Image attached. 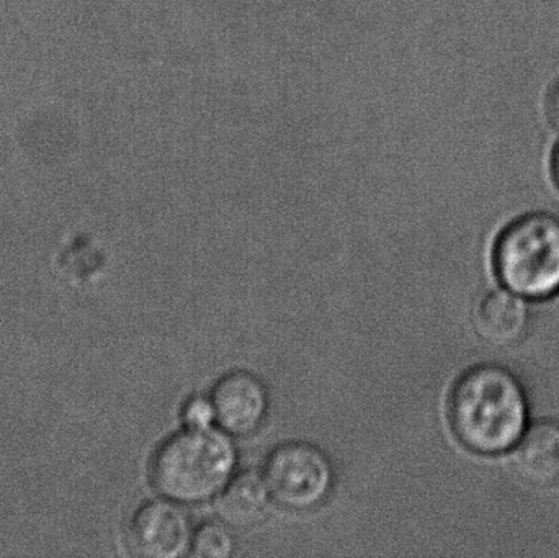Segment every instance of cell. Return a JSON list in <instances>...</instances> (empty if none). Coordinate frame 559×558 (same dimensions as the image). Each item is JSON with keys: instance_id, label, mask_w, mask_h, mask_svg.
<instances>
[{"instance_id": "9c48e42d", "label": "cell", "mask_w": 559, "mask_h": 558, "mask_svg": "<svg viewBox=\"0 0 559 558\" xmlns=\"http://www.w3.org/2000/svg\"><path fill=\"white\" fill-rule=\"evenodd\" d=\"M272 495L264 474L245 471L235 475L216 503V513L233 530H249L264 520Z\"/></svg>"}, {"instance_id": "7a4b0ae2", "label": "cell", "mask_w": 559, "mask_h": 558, "mask_svg": "<svg viewBox=\"0 0 559 558\" xmlns=\"http://www.w3.org/2000/svg\"><path fill=\"white\" fill-rule=\"evenodd\" d=\"M238 449L222 428H186L154 452L150 478L160 497L182 504L218 498L236 475Z\"/></svg>"}, {"instance_id": "3957f363", "label": "cell", "mask_w": 559, "mask_h": 558, "mask_svg": "<svg viewBox=\"0 0 559 558\" xmlns=\"http://www.w3.org/2000/svg\"><path fill=\"white\" fill-rule=\"evenodd\" d=\"M496 275L502 287L532 301L559 294V218L534 212L509 223L496 239Z\"/></svg>"}, {"instance_id": "277c9868", "label": "cell", "mask_w": 559, "mask_h": 558, "mask_svg": "<svg viewBox=\"0 0 559 558\" xmlns=\"http://www.w3.org/2000/svg\"><path fill=\"white\" fill-rule=\"evenodd\" d=\"M265 482L272 500L295 513L319 510L335 487V468L329 455L311 442L278 446L265 462Z\"/></svg>"}, {"instance_id": "4fadbf2b", "label": "cell", "mask_w": 559, "mask_h": 558, "mask_svg": "<svg viewBox=\"0 0 559 558\" xmlns=\"http://www.w3.org/2000/svg\"><path fill=\"white\" fill-rule=\"evenodd\" d=\"M550 173L551 177H554L555 186L559 190V141L555 144L554 151L550 154Z\"/></svg>"}, {"instance_id": "30bf717a", "label": "cell", "mask_w": 559, "mask_h": 558, "mask_svg": "<svg viewBox=\"0 0 559 558\" xmlns=\"http://www.w3.org/2000/svg\"><path fill=\"white\" fill-rule=\"evenodd\" d=\"M233 527L222 520L205 523L193 534L192 554L199 558H229L236 553Z\"/></svg>"}, {"instance_id": "ba28073f", "label": "cell", "mask_w": 559, "mask_h": 558, "mask_svg": "<svg viewBox=\"0 0 559 558\" xmlns=\"http://www.w3.org/2000/svg\"><path fill=\"white\" fill-rule=\"evenodd\" d=\"M514 464L528 484L538 487L559 484V423L538 419L528 425L514 448Z\"/></svg>"}, {"instance_id": "8992f818", "label": "cell", "mask_w": 559, "mask_h": 558, "mask_svg": "<svg viewBox=\"0 0 559 558\" xmlns=\"http://www.w3.org/2000/svg\"><path fill=\"white\" fill-rule=\"evenodd\" d=\"M216 425L236 438L254 435L267 422L271 393L254 373L235 370L216 382L212 392Z\"/></svg>"}, {"instance_id": "7c38bea8", "label": "cell", "mask_w": 559, "mask_h": 558, "mask_svg": "<svg viewBox=\"0 0 559 558\" xmlns=\"http://www.w3.org/2000/svg\"><path fill=\"white\" fill-rule=\"evenodd\" d=\"M544 107L548 124L559 133V75L545 92Z\"/></svg>"}, {"instance_id": "52a82bcc", "label": "cell", "mask_w": 559, "mask_h": 558, "mask_svg": "<svg viewBox=\"0 0 559 558\" xmlns=\"http://www.w3.org/2000/svg\"><path fill=\"white\" fill-rule=\"evenodd\" d=\"M527 301V298L506 287L488 292L475 311V328L479 336L495 346L518 343L531 323Z\"/></svg>"}, {"instance_id": "5b68a950", "label": "cell", "mask_w": 559, "mask_h": 558, "mask_svg": "<svg viewBox=\"0 0 559 558\" xmlns=\"http://www.w3.org/2000/svg\"><path fill=\"white\" fill-rule=\"evenodd\" d=\"M192 518L179 501L160 498L147 501L128 524L130 553L140 558H182L193 543Z\"/></svg>"}, {"instance_id": "8fae6325", "label": "cell", "mask_w": 559, "mask_h": 558, "mask_svg": "<svg viewBox=\"0 0 559 558\" xmlns=\"http://www.w3.org/2000/svg\"><path fill=\"white\" fill-rule=\"evenodd\" d=\"M182 419L186 428H210L216 423L215 405L212 396H192L183 405Z\"/></svg>"}, {"instance_id": "6da1fadb", "label": "cell", "mask_w": 559, "mask_h": 558, "mask_svg": "<svg viewBox=\"0 0 559 558\" xmlns=\"http://www.w3.org/2000/svg\"><path fill=\"white\" fill-rule=\"evenodd\" d=\"M527 393L502 366L481 364L466 370L450 392L449 422L463 448L478 455L514 451L528 428Z\"/></svg>"}]
</instances>
